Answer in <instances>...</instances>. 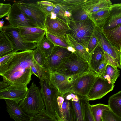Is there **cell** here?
<instances>
[{
    "mask_svg": "<svg viewBox=\"0 0 121 121\" xmlns=\"http://www.w3.org/2000/svg\"><path fill=\"white\" fill-rule=\"evenodd\" d=\"M44 25L46 32L63 38L69 29L67 23L57 17L51 19L49 15H46Z\"/></svg>",
    "mask_w": 121,
    "mask_h": 121,
    "instance_id": "cell-16",
    "label": "cell"
},
{
    "mask_svg": "<svg viewBox=\"0 0 121 121\" xmlns=\"http://www.w3.org/2000/svg\"><path fill=\"white\" fill-rule=\"evenodd\" d=\"M28 89L27 86L12 84L0 92V99L12 100L19 104L24 98Z\"/></svg>",
    "mask_w": 121,
    "mask_h": 121,
    "instance_id": "cell-15",
    "label": "cell"
},
{
    "mask_svg": "<svg viewBox=\"0 0 121 121\" xmlns=\"http://www.w3.org/2000/svg\"><path fill=\"white\" fill-rule=\"evenodd\" d=\"M105 61L107 64L117 68H118V65L114 59L107 53L104 52Z\"/></svg>",
    "mask_w": 121,
    "mask_h": 121,
    "instance_id": "cell-44",
    "label": "cell"
},
{
    "mask_svg": "<svg viewBox=\"0 0 121 121\" xmlns=\"http://www.w3.org/2000/svg\"><path fill=\"white\" fill-rule=\"evenodd\" d=\"M121 24L112 28L103 30V32L112 46L121 51Z\"/></svg>",
    "mask_w": 121,
    "mask_h": 121,
    "instance_id": "cell-20",
    "label": "cell"
},
{
    "mask_svg": "<svg viewBox=\"0 0 121 121\" xmlns=\"http://www.w3.org/2000/svg\"><path fill=\"white\" fill-rule=\"evenodd\" d=\"M110 110L121 118V91L111 96L108 101Z\"/></svg>",
    "mask_w": 121,
    "mask_h": 121,
    "instance_id": "cell-26",
    "label": "cell"
},
{
    "mask_svg": "<svg viewBox=\"0 0 121 121\" xmlns=\"http://www.w3.org/2000/svg\"><path fill=\"white\" fill-rule=\"evenodd\" d=\"M90 71L88 63L74 52L62 61L55 72L65 76H71Z\"/></svg>",
    "mask_w": 121,
    "mask_h": 121,
    "instance_id": "cell-4",
    "label": "cell"
},
{
    "mask_svg": "<svg viewBox=\"0 0 121 121\" xmlns=\"http://www.w3.org/2000/svg\"><path fill=\"white\" fill-rule=\"evenodd\" d=\"M0 31L12 45L13 52L32 50L37 47V43L26 42L22 40L18 27H14L9 25L4 26Z\"/></svg>",
    "mask_w": 121,
    "mask_h": 121,
    "instance_id": "cell-6",
    "label": "cell"
},
{
    "mask_svg": "<svg viewBox=\"0 0 121 121\" xmlns=\"http://www.w3.org/2000/svg\"><path fill=\"white\" fill-rule=\"evenodd\" d=\"M4 22L3 20L0 21V28H1L4 26Z\"/></svg>",
    "mask_w": 121,
    "mask_h": 121,
    "instance_id": "cell-49",
    "label": "cell"
},
{
    "mask_svg": "<svg viewBox=\"0 0 121 121\" xmlns=\"http://www.w3.org/2000/svg\"><path fill=\"white\" fill-rule=\"evenodd\" d=\"M69 52H71L72 53L75 52V50L72 47L69 46L67 48Z\"/></svg>",
    "mask_w": 121,
    "mask_h": 121,
    "instance_id": "cell-48",
    "label": "cell"
},
{
    "mask_svg": "<svg viewBox=\"0 0 121 121\" xmlns=\"http://www.w3.org/2000/svg\"><path fill=\"white\" fill-rule=\"evenodd\" d=\"M120 75V70L117 68L108 65L102 78L107 80L109 83L114 84Z\"/></svg>",
    "mask_w": 121,
    "mask_h": 121,
    "instance_id": "cell-27",
    "label": "cell"
},
{
    "mask_svg": "<svg viewBox=\"0 0 121 121\" xmlns=\"http://www.w3.org/2000/svg\"><path fill=\"white\" fill-rule=\"evenodd\" d=\"M70 100L73 109L74 121H85L81 97L76 94Z\"/></svg>",
    "mask_w": 121,
    "mask_h": 121,
    "instance_id": "cell-25",
    "label": "cell"
},
{
    "mask_svg": "<svg viewBox=\"0 0 121 121\" xmlns=\"http://www.w3.org/2000/svg\"></svg>",
    "mask_w": 121,
    "mask_h": 121,
    "instance_id": "cell-53",
    "label": "cell"
},
{
    "mask_svg": "<svg viewBox=\"0 0 121 121\" xmlns=\"http://www.w3.org/2000/svg\"><path fill=\"white\" fill-rule=\"evenodd\" d=\"M45 36L55 46L67 48L69 46L65 38L57 36L46 32Z\"/></svg>",
    "mask_w": 121,
    "mask_h": 121,
    "instance_id": "cell-34",
    "label": "cell"
},
{
    "mask_svg": "<svg viewBox=\"0 0 121 121\" xmlns=\"http://www.w3.org/2000/svg\"><path fill=\"white\" fill-rule=\"evenodd\" d=\"M91 112L95 121H101V118L103 111L109 110L108 105L101 104L89 105Z\"/></svg>",
    "mask_w": 121,
    "mask_h": 121,
    "instance_id": "cell-30",
    "label": "cell"
},
{
    "mask_svg": "<svg viewBox=\"0 0 121 121\" xmlns=\"http://www.w3.org/2000/svg\"><path fill=\"white\" fill-rule=\"evenodd\" d=\"M15 52L11 53L0 58V76L6 71L11 57Z\"/></svg>",
    "mask_w": 121,
    "mask_h": 121,
    "instance_id": "cell-38",
    "label": "cell"
},
{
    "mask_svg": "<svg viewBox=\"0 0 121 121\" xmlns=\"http://www.w3.org/2000/svg\"><path fill=\"white\" fill-rule=\"evenodd\" d=\"M99 76L90 71L77 78L73 83L71 93L82 97H86Z\"/></svg>",
    "mask_w": 121,
    "mask_h": 121,
    "instance_id": "cell-9",
    "label": "cell"
},
{
    "mask_svg": "<svg viewBox=\"0 0 121 121\" xmlns=\"http://www.w3.org/2000/svg\"><path fill=\"white\" fill-rule=\"evenodd\" d=\"M23 12L32 21L36 27L45 30L46 15L39 8L36 3L16 2Z\"/></svg>",
    "mask_w": 121,
    "mask_h": 121,
    "instance_id": "cell-8",
    "label": "cell"
},
{
    "mask_svg": "<svg viewBox=\"0 0 121 121\" xmlns=\"http://www.w3.org/2000/svg\"><path fill=\"white\" fill-rule=\"evenodd\" d=\"M98 44L97 39L94 31L89 41L87 47L88 51L90 55Z\"/></svg>",
    "mask_w": 121,
    "mask_h": 121,
    "instance_id": "cell-40",
    "label": "cell"
},
{
    "mask_svg": "<svg viewBox=\"0 0 121 121\" xmlns=\"http://www.w3.org/2000/svg\"><path fill=\"white\" fill-rule=\"evenodd\" d=\"M112 4V3L109 0H88L82 8L88 15L101 9L109 8Z\"/></svg>",
    "mask_w": 121,
    "mask_h": 121,
    "instance_id": "cell-21",
    "label": "cell"
},
{
    "mask_svg": "<svg viewBox=\"0 0 121 121\" xmlns=\"http://www.w3.org/2000/svg\"><path fill=\"white\" fill-rule=\"evenodd\" d=\"M13 48L4 34L0 32V58L13 52Z\"/></svg>",
    "mask_w": 121,
    "mask_h": 121,
    "instance_id": "cell-28",
    "label": "cell"
},
{
    "mask_svg": "<svg viewBox=\"0 0 121 121\" xmlns=\"http://www.w3.org/2000/svg\"><path fill=\"white\" fill-rule=\"evenodd\" d=\"M66 21L69 29L66 34L70 35L88 51V43L95 29L93 22L89 18L82 21H75L67 18Z\"/></svg>",
    "mask_w": 121,
    "mask_h": 121,
    "instance_id": "cell-2",
    "label": "cell"
},
{
    "mask_svg": "<svg viewBox=\"0 0 121 121\" xmlns=\"http://www.w3.org/2000/svg\"><path fill=\"white\" fill-rule=\"evenodd\" d=\"M3 4V3H0V6H2Z\"/></svg>",
    "mask_w": 121,
    "mask_h": 121,
    "instance_id": "cell-50",
    "label": "cell"
},
{
    "mask_svg": "<svg viewBox=\"0 0 121 121\" xmlns=\"http://www.w3.org/2000/svg\"><path fill=\"white\" fill-rule=\"evenodd\" d=\"M6 18L9 25L14 27H36L32 20L22 10L15 2L14 3Z\"/></svg>",
    "mask_w": 121,
    "mask_h": 121,
    "instance_id": "cell-10",
    "label": "cell"
},
{
    "mask_svg": "<svg viewBox=\"0 0 121 121\" xmlns=\"http://www.w3.org/2000/svg\"><path fill=\"white\" fill-rule=\"evenodd\" d=\"M71 13L72 15L70 20L76 21H82L87 19L88 17V14L83 10L82 8L75 11Z\"/></svg>",
    "mask_w": 121,
    "mask_h": 121,
    "instance_id": "cell-36",
    "label": "cell"
},
{
    "mask_svg": "<svg viewBox=\"0 0 121 121\" xmlns=\"http://www.w3.org/2000/svg\"><path fill=\"white\" fill-rule=\"evenodd\" d=\"M22 40L27 43H38L44 37L45 30L37 27H18Z\"/></svg>",
    "mask_w": 121,
    "mask_h": 121,
    "instance_id": "cell-17",
    "label": "cell"
},
{
    "mask_svg": "<svg viewBox=\"0 0 121 121\" xmlns=\"http://www.w3.org/2000/svg\"><path fill=\"white\" fill-rule=\"evenodd\" d=\"M49 72L51 83L57 89L59 95L62 96L67 93H71L73 84L75 80L85 73L67 76L56 72H52L50 71Z\"/></svg>",
    "mask_w": 121,
    "mask_h": 121,
    "instance_id": "cell-7",
    "label": "cell"
},
{
    "mask_svg": "<svg viewBox=\"0 0 121 121\" xmlns=\"http://www.w3.org/2000/svg\"><path fill=\"white\" fill-rule=\"evenodd\" d=\"M72 53L66 48L55 46L51 54L47 59L46 68L52 72H55L62 61L70 56Z\"/></svg>",
    "mask_w": 121,
    "mask_h": 121,
    "instance_id": "cell-14",
    "label": "cell"
},
{
    "mask_svg": "<svg viewBox=\"0 0 121 121\" xmlns=\"http://www.w3.org/2000/svg\"><path fill=\"white\" fill-rule=\"evenodd\" d=\"M40 80V90L47 112L55 117V110L59 95L57 89L51 83L49 77Z\"/></svg>",
    "mask_w": 121,
    "mask_h": 121,
    "instance_id": "cell-5",
    "label": "cell"
},
{
    "mask_svg": "<svg viewBox=\"0 0 121 121\" xmlns=\"http://www.w3.org/2000/svg\"><path fill=\"white\" fill-rule=\"evenodd\" d=\"M65 38L69 46L72 47L75 50V52L74 53L89 63L90 55L86 49L78 43L69 34H66Z\"/></svg>",
    "mask_w": 121,
    "mask_h": 121,
    "instance_id": "cell-22",
    "label": "cell"
},
{
    "mask_svg": "<svg viewBox=\"0 0 121 121\" xmlns=\"http://www.w3.org/2000/svg\"><path fill=\"white\" fill-rule=\"evenodd\" d=\"M105 60L104 52L98 44L90 55L89 63L90 70L95 72L100 63Z\"/></svg>",
    "mask_w": 121,
    "mask_h": 121,
    "instance_id": "cell-23",
    "label": "cell"
},
{
    "mask_svg": "<svg viewBox=\"0 0 121 121\" xmlns=\"http://www.w3.org/2000/svg\"><path fill=\"white\" fill-rule=\"evenodd\" d=\"M101 121H102V119H101Z\"/></svg>",
    "mask_w": 121,
    "mask_h": 121,
    "instance_id": "cell-52",
    "label": "cell"
},
{
    "mask_svg": "<svg viewBox=\"0 0 121 121\" xmlns=\"http://www.w3.org/2000/svg\"><path fill=\"white\" fill-rule=\"evenodd\" d=\"M59 0H52L54 8L52 12L56 15L57 17L67 23L66 19L64 16L65 12L67 9L64 5L58 3Z\"/></svg>",
    "mask_w": 121,
    "mask_h": 121,
    "instance_id": "cell-33",
    "label": "cell"
},
{
    "mask_svg": "<svg viewBox=\"0 0 121 121\" xmlns=\"http://www.w3.org/2000/svg\"><path fill=\"white\" fill-rule=\"evenodd\" d=\"M55 118L59 121H74L73 113L70 100L59 95L55 110Z\"/></svg>",
    "mask_w": 121,
    "mask_h": 121,
    "instance_id": "cell-12",
    "label": "cell"
},
{
    "mask_svg": "<svg viewBox=\"0 0 121 121\" xmlns=\"http://www.w3.org/2000/svg\"><path fill=\"white\" fill-rule=\"evenodd\" d=\"M94 31L99 44L104 52L113 58L118 64V68L121 69V51L110 44L104 36L101 28L95 26Z\"/></svg>",
    "mask_w": 121,
    "mask_h": 121,
    "instance_id": "cell-13",
    "label": "cell"
},
{
    "mask_svg": "<svg viewBox=\"0 0 121 121\" xmlns=\"http://www.w3.org/2000/svg\"><path fill=\"white\" fill-rule=\"evenodd\" d=\"M109 16L102 28L103 30L113 28L121 24V4L112 5Z\"/></svg>",
    "mask_w": 121,
    "mask_h": 121,
    "instance_id": "cell-19",
    "label": "cell"
},
{
    "mask_svg": "<svg viewBox=\"0 0 121 121\" xmlns=\"http://www.w3.org/2000/svg\"><path fill=\"white\" fill-rule=\"evenodd\" d=\"M33 56L38 64L42 67L47 68V58L44 52L38 47H37L33 50Z\"/></svg>",
    "mask_w": 121,
    "mask_h": 121,
    "instance_id": "cell-35",
    "label": "cell"
},
{
    "mask_svg": "<svg viewBox=\"0 0 121 121\" xmlns=\"http://www.w3.org/2000/svg\"><path fill=\"white\" fill-rule=\"evenodd\" d=\"M11 7L10 4H3L0 6V19L8 16Z\"/></svg>",
    "mask_w": 121,
    "mask_h": 121,
    "instance_id": "cell-41",
    "label": "cell"
},
{
    "mask_svg": "<svg viewBox=\"0 0 121 121\" xmlns=\"http://www.w3.org/2000/svg\"><path fill=\"white\" fill-rule=\"evenodd\" d=\"M114 86V84L98 76L86 97L87 99L89 101L100 99L112 91Z\"/></svg>",
    "mask_w": 121,
    "mask_h": 121,
    "instance_id": "cell-11",
    "label": "cell"
},
{
    "mask_svg": "<svg viewBox=\"0 0 121 121\" xmlns=\"http://www.w3.org/2000/svg\"><path fill=\"white\" fill-rule=\"evenodd\" d=\"M33 51L30 50L14 53L2 76L3 81L27 86L31 79V68L37 63L33 57Z\"/></svg>",
    "mask_w": 121,
    "mask_h": 121,
    "instance_id": "cell-1",
    "label": "cell"
},
{
    "mask_svg": "<svg viewBox=\"0 0 121 121\" xmlns=\"http://www.w3.org/2000/svg\"><path fill=\"white\" fill-rule=\"evenodd\" d=\"M110 7L88 14L89 18L95 26L101 28H102L109 16Z\"/></svg>",
    "mask_w": 121,
    "mask_h": 121,
    "instance_id": "cell-24",
    "label": "cell"
},
{
    "mask_svg": "<svg viewBox=\"0 0 121 121\" xmlns=\"http://www.w3.org/2000/svg\"><path fill=\"white\" fill-rule=\"evenodd\" d=\"M88 0H59L58 3L64 5L71 13L82 8Z\"/></svg>",
    "mask_w": 121,
    "mask_h": 121,
    "instance_id": "cell-29",
    "label": "cell"
},
{
    "mask_svg": "<svg viewBox=\"0 0 121 121\" xmlns=\"http://www.w3.org/2000/svg\"><path fill=\"white\" fill-rule=\"evenodd\" d=\"M72 15L71 13L67 10L65 11L64 14V16L66 19L70 18L71 17Z\"/></svg>",
    "mask_w": 121,
    "mask_h": 121,
    "instance_id": "cell-47",
    "label": "cell"
},
{
    "mask_svg": "<svg viewBox=\"0 0 121 121\" xmlns=\"http://www.w3.org/2000/svg\"><path fill=\"white\" fill-rule=\"evenodd\" d=\"M37 44V47L44 52L47 59L52 52L54 45L45 36Z\"/></svg>",
    "mask_w": 121,
    "mask_h": 121,
    "instance_id": "cell-31",
    "label": "cell"
},
{
    "mask_svg": "<svg viewBox=\"0 0 121 121\" xmlns=\"http://www.w3.org/2000/svg\"><path fill=\"white\" fill-rule=\"evenodd\" d=\"M6 110L10 118L15 121H29L30 116L20 107L18 104L12 100L5 99Z\"/></svg>",
    "mask_w": 121,
    "mask_h": 121,
    "instance_id": "cell-18",
    "label": "cell"
},
{
    "mask_svg": "<svg viewBox=\"0 0 121 121\" xmlns=\"http://www.w3.org/2000/svg\"><path fill=\"white\" fill-rule=\"evenodd\" d=\"M1 28H0V30H1Z\"/></svg>",
    "mask_w": 121,
    "mask_h": 121,
    "instance_id": "cell-51",
    "label": "cell"
},
{
    "mask_svg": "<svg viewBox=\"0 0 121 121\" xmlns=\"http://www.w3.org/2000/svg\"><path fill=\"white\" fill-rule=\"evenodd\" d=\"M107 65L105 61H102L98 67L95 73L99 76L102 77L106 71Z\"/></svg>",
    "mask_w": 121,
    "mask_h": 121,
    "instance_id": "cell-42",
    "label": "cell"
},
{
    "mask_svg": "<svg viewBox=\"0 0 121 121\" xmlns=\"http://www.w3.org/2000/svg\"><path fill=\"white\" fill-rule=\"evenodd\" d=\"M101 118L102 121H121V118L110 110L104 111Z\"/></svg>",
    "mask_w": 121,
    "mask_h": 121,
    "instance_id": "cell-39",
    "label": "cell"
},
{
    "mask_svg": "<svg viewBox=\"0 0 121 121\" xmlns=\"http://www.w3.org/2000/svg\"><path fill=\"white\" fill-rule=\"evenodd\" d=\"M18 104L22 110L30 116L45 110L40 91L34 82L28 89L25 98Z\"/></svg>",
    "mask_w": 121,
    "mask_h": 121,
    "instance_id": "cell-3",
    "label": "cell"
},
{
    "mask_svg": "<svg viewBox=\"0 0 121 121\" xmlns=\"http://www.w3.org/2000/svg\"><path fill=\"white\" fill-rule=\"evenodd\" d=\"M82 99L83 107L85 121H95L92 113L89 101L86 97H82Z\"/></svg>",
    "mask_w": 121,
    "mask_h": 121,
    "instance_id": "cell-37",
    "label": "cell"
},
{
    "mask_svg": "<svg viewBox=\"0 0 121 121\" xmlns=\"http://www.w3.org/2000/svg\"><path fill=\"white\" fill-rule=\"evenodd\" d=\"M11 84L3 81H0V92L9 86Z\"/></svg>",
    "mask_w": 121,
    "mask_h": 121,
    "instance_id": "cell-45",
    "label": "cell"
},
{
    "mask_svg": "<svg viewBox=\"0 0 121 121\" xmlns=\"http://www.w3.org/2000/svg\"><path fill=\"white\" fill-rule=\"evenodd\" d=\"M36 4L39 8L46 15H49L50 13L52 11L54 8V4L52 5H46Z\"/></svg>",
    "mask_w": 121,
    "mask_h": 121,
    "instance_id": "cell-43",
    "label": "cell"
},
{
    "mask_svg": "<svg viewBox=\"0 0 121 121\" xmlns=\"http://www.w3.org/2000/svg\"><path fill=\"white\" fill-rule=\"evenodd\" d=\"M29 121H59L55 117L48 114L45 110L30 116Z\"/></svg>",
    "mask_w": 121,
    "mask_h": 121,
    "instance_id": "cell-32",
    "label": "cell"
},
{
    "mask_svg": "<svg viewBox=\"0 0 121 121\" xmlns=\"http://www.w3.org/2000/svg\"><path fill=\"white\" fill-rule=\"evenodd\" d=\"M36 3L39 4L46 5H54V4L50 2L49 0L38 1Z\"/></svg>",
    "mask_w": 121,
    "mask_h": 121,
    "instance_id": "cell-46",
    "label": "cell"
}]
</instances>
